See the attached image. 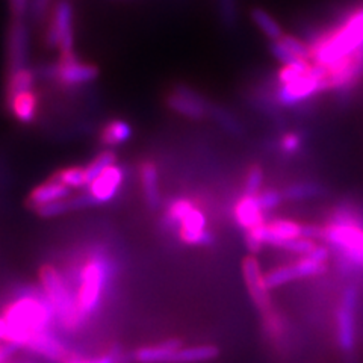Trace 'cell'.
<instances>
[{"label":"cell","mask_w":363,"mask_h":363,"mask_svg":"<svg viewBox=\"0 0 363 363\" xmlns=\"http://www.w3.org/2000/svg\"><path fill=\"white\" fill-rule=\"evenodd\" d=\"M2 316L17 330L26 333H37L50 330L55 323V312L45 295L35 288H26L17 297L9 301Z\"/></svg>","instance_id":"5b68a950"},{"label":"cell","mask_w":363,"mask_h":363,"mask_svg":"<svg viewBox=\"0 0 363 363\" xmlns=\"http://www.w3.org/2000/svg\"><path fill=\"white\" fill-rule=\"evenodd\" d=\"M209 117L217 121L220 124V128L224 129L227 133H230L233 136L244 135V128H242L240 118H238L235 113L227 109L225 106L211 104Z\"/></svg>","instance_id":"484cf974"},{"label":"cell","mask_w":363,"mask_h":363,"mask_svg":"<svg viewBox=\"0 0 363 363\" xmlns=\"http://www.w3.org/2000/svg\"><path fill=\"white\" fill-rule=\"evenodd\" d=\"M165 221L188 245L208 247L213 244V235L208 229V218L188 199H176L167 206Z\"/></svg>","instance_id":"8992f818"},{"label":"cell","mask_w":363,"mask_h":363,"mask_svg":"<svg viewBox=\"0 0 363 363\" xmlns=\"http://www.w3.org/2000/svg\"><path fill=\"white\" fill-rule=\"evenodd\" d=\"M220 350L215 345H192V347H182L174 359L173 363H203L213 360L218 357Z\"/></svg>","instance_id":"cb8c5ba5"},{"label":"cell","mask_w":363,"mask_h":363,"mask_svg":"<svg viewBox=\"0 0 363 363\" xmlns=\"http://www.w3.org/2000/svg\"><path fill=\"white\" fill-rule=\"evenodd\" d=\"M74 285L77 286L76 300L79 311L86 318L93 316L104 300L111 279L116 276V264L105 250L91 253L77 271L73 272Z\"/></svg>","instance_id":"3957f363"},{"label":"cell","mask_w":363,"mask_h":363,"mask_svg":"<svg viewBox=\"0 0 363 363\" xmlns=\"http://www.w3.org/2000/svg\"><path fill=\"white\" fill-rule=\"evenodd\" d=\"M269 53L272 55V58L283 65H294V64L304 62V60L297 58V56H295L280 40L269 41Z\"/></svg>","instance_id":"1f68e13d"},{"label":"cell","mask_w":363,"mask_h":363,"mask_svg":"<svg viewBox=\"0 0 363 363\" xmlns=\"http://www.w3.org/2000/svg\"><path fill=\"white\" fill-rule=\"evenodd\" d=\"M359 292L356 286H348L340 298L336 312L337 344L344 353H351L356 347V312Z\"/></svg>","instance_id":"30bf717a"},{"label":"cell","mask_w":363,"mask_h":363,"mask_svg":"<svg viewBox=\"0 0 363 363\" xmlns=\"http://www.w3.org/2000/svg\"><path fill=\"white\" fill-rule=\"evenodd\" d=\"M40 285L49 300L52 309L55 312V318L62 330L73 333L81 328L86 318L79 311L76 292L68 285V281L62 276V272L52 264L41 265L40 271Z\"/></svg>","instance_id":"277c9868"},{"label":"cell","mask_w":363,"mask_h":363,"mask_svg":"<svg viewBox=\"0 0 363 363\" xmlns=\"http://www.w3.org/2000/svg\"><path fill=\"white\" fill-rule=\"evenodd\" d=\"M324 227L323 241L348 272H363V220L350 208H337Z\"/></svg>","instance_id":"7a4b0ae2"},{"label":"cell","mask_w":363,"mask_h":363,"mask_svg":"<svg viewBox=\"0 0 363 363\" xmlns=\"http://www.w3.org/2000/svg\"><path fill=\"white\" fill-rule=\"evenodd\" d=\"M124 182V169L117 164L106 168L94 182L88 186V194L93 197L96 204L109 203L117 197Z\"/></svg>","instance_id":"2e32d148"},{"label":"cell","mask_w":363,"mask_h":363,"mask_svg":"<svg viewBox=\"0 0 363 363\" xmlns=\"http://www.w3.org/2000/svg\"><path fill=\"white\" fill-rule=\"evenodd\" d=\"M167 106L180 117L199 121L209 117L211 104L199 91L186 85H177L167 96Z\"/></svg>","instance_id":"8fae6325"},{"label":"cell","mask_w":363,"mask_h":363,"mask_svg":"<svg viewBox=\"0 0 363 363\" xmlns=\"http://www.w3.org/2000/svg\"><path fill=\"white\" fill-rule=\"evenodd\" d=\"M37 73L29 67H23L17 72L8 73V81H6V99L14 97L23 91L32 89L33 84H35Z\"/></svg>","instance_id":"d4e9b609"},{"label":"cell","mask_w":363,"mask_h":363,"mask_svg":"<svg viewBox=\"0 0 363 363\" xmlns=\"http://www.w3.org/2000/svg\"><path fill=\"white\" fill-rule=\"evenodd\" d=\"M72 196V189L62 185L61 182L50 177L48 182L38 185L30 191V194L26 199V206L32 211H37L38 208L49 204L53 201H60L68 199Z\"/></svg>","instance_id":"e0dca14e"},{"label":"cell","mask_w":363,"mask_h":363,"mask_svg":"<svg viewBox=\"0 0 363 363\" xmlns=\"http://www.w3.org/2000/svg\"><path fill=\"white\" fill-rule=\"evenodd\" d=\"M99 74L100 72L96 65L79 60V56L74 52L60 55L58 62L50 64L44 70L45 77H50L52 81L67 86L94 82Z\"/></svg>","instance_id":"ba28073f"},{"label":"cell","mask_w":363,"mask_h":363,"mask_svg":"<svg viewBox=\"0 0 363 363\" xmlns=\"http://www.w3.org/2000/svg\"><path fill=\"white\" fill-rule=\"evenodd\" d=\"M52 177L70 189H81L89 185L85 167H68L56 172Z\"/></svg>","instance_id":"83f0119b"},{"label":"cell","mask_w":363,"mask_h":363,"mask_svg":"<svg viewBox=\"0 0 363 363\" xmlns=\"http://www.w3.org/2000/svg\"><path fill=\"white\" fill-rule=\"evenodd\" d=\"M29 53V30L25 18H13L9 23L6 35V62L8 73L28 67Z\"/></svg>","instance_id":"4fadbf2b"},{"label":"cell","mask_w":363,"mask_h":363,"mask_svg":"<svg viewBox=\"0 0 363 363\" xmlns=\"http://www.w3.org/2000/svg\"><path fill=\"white\" fill-rule=\"evenodd\" d=\"M235 220L244 232L265 224V211L260 208L257 197L244 196L235 204Z\"/></svg>","instance_id":"d6986e66"},{"label":"cell","mask_w":363,"mask_h":363,"mask_svg":"<svg viewBox=\"0 0 363 363\" xmlns=\"http://www.w3.org/2000/svg\"><path fill=\"white\" fill-rule=\"evenodd\" d=\"M141 188L145 204L149 209L156 211L161 204V189H159V172L155 162L145 161L140 169Z\"/></svg>","instance_id":"ffe728a7"},{"label":"cell","mask_w":363,"mask_h":363,"mask_svg":"<svg viewBox=\"0 0 363 363\" xmlns=\"http://www.w3.org/2000/svg\"><path fill=\"white\" fill-rule=\"evenodd\" d=\"M56 0H30L29 4V14L33 18H45L50 13V9Z\"/></svg>","instance_id":"8d00e7d4"},{"label":"cell","mask_w":363,"mask_h":363,"mask_svg":"<svg viewBox=\"0 0 363 363\" xmlns=\"http://www.w3.org/2000/svg\"><path fill=\"white\" fill-rule=\"evenodd\" d=\"M67 363H91V359H77V357H74V359H72L70 362H67Z\"/></svg>","instance_id":"60d3db41"},{"label":"cell","mask_w":363,"mask_h":363,"mask_svg":"<svg viewBox=\"0 0 363 363\" xmlns=\"http://www.w3.org/2000/svg\"><path fill=\"white\" fill-rule=\"evenodd\" d=\"M117 164V155L113 153L112 150H104L101 153H99L93 161H91L88 165H85V172L88 176V182H94L101 173L105 172L106 168L116 165ZM89 186V185H88Z\"/></svg>","instance_id":"f1b7e54d"},{"label":"cell","mask_w":363,"mask_h":363,"mask_svg":"<svg viewBox=\"0 0 363 363\" xmlns=\"http://www.w3.org/2000/svg\"><path fill=\"white\" fill-rule=\"evenodd\" d=\"M316 247V241L309 240V238H294V240L286 241L285 244L281 245V250H285V252H289L292 255H298V256H309L312 250Z\"/></svg>","instance_id":"d6a6232c"},{"label":"cell","mask_w":363,"mask_h":363,"mask_svg":"<svg viewBox=\"0 0 363 363\" xmlns=\"http://www.w3.org/2000/svg\"><path fill=\"white\" fill-rule=\"evenodd\" d=\"M283 199L288 201H301L316 199L324 194V188L312 182H301V184H292L281 191Z\"/></svg>","instance_id":"4316f807"},{"label":"cell","mask_w":363,"mask_h":363,"mask_svg":"<svg viewBox=\"0 0 363 363\" xmlns=\"http://www.w3.org/2000/svg\"><path fill=\"white\" fill-rule=\"evenodd\" d=\"M250 18H252L255 26L262 32L269 41H277L285 35V30L280 26V23L272 17L265 8L255 6L250 9Z\"/></svg>","instance_id":"603a6c76"},{"label":"cell","mask_w":363,"mask_h":363,"mask_svg":"<svg viewBox=\"0 0 363 363\" xmlns=\"http://www.w3.org/2000/svg\"><path fill=\"white\" fill-rule=\"evenodd\" d=\"M44 41L60 55L74 52V9L70 0H56L45 17Z\"/></svg>","instance_id":"52a82bcc"},{"label":"cell","mask_w":363,"mask_h":363,"mask_svg":"<svg viewBox=\"0 0 363 363\" xmlns=\"http://www.w3.org/2000/svg\"><path fill=\"white\" fill-rule=\"evenodd\" d=\"M262 185H264V168L260 165L250 167L248 173L245 176L244 196L257 197L259 192L262 191Z\"/></svg>","instance_id":"4dcf8cb0"},{"label":"cell","mask_w":363,"mask_h":363,"mask_svg":"<svg viewBox=\"0 0 363 363\" xmlns=\"http://www.w3.org/2000/svg\"><path fill=\"white\" fill-rule=\"evenodd\" d=\"M184 347L182 339H168L161 344L140 347L133 353L136 363H173L177 351Z\"/></svg>","instance_id":"ac0fdd59"},{"label":"cell","mask_w":363,"mask_h":363,"mask_svg":"<svg viewBox=\"0 0 363 363\" xmlns=\"http://www.w3.org/2000/svg\"><path fill=\"white\" fill-rule=\"evenodd\" d=\"M301 144H303V136L295 132H291L281 136L280 150L286 155H294L301 149Z\"/></svg>","instance_id":"d590c367"},{"label":"cell","mask_w":363,"mask_h":363,"mask_svg":"<svg viewBox=\"0 0 363 363\" xmlns=\"http://www.w3.org/2000/svg\"><path fill=\"white\" fill-rule=\"evenodd\" d=\"M8 109L13 116L25 124L32 123L37 117L38 109V96L32 89L23 91V93L16 94L14 97L6 99Z\"/></svg>","instance_id":"44dd1931"},{"label":"cell","mask_w":363,"mask_h":363,"mask_svg":"<svg viewBox=\"0 0 363 363\" xmlns=\"http://www.w3.org/2000/svg\"><path fill=\"white\" fill-rule=\"evenodd\" d=\"M321 93H325L324 73L320 67L312 64L309 72L298 77L297 81L280 85L277 91V100L281 106L294 108Z\"/></svg>","instance_id":"9c48e42d"},{"label":"cell","mask_w":363,"mask_h":363,"mask_svg":"<svg viewBox=\"0 0 363 363\" xmlns=\"http://www.w3.org/2000/svg\"><path fill=\"white\" fill-rule=\"evenodd\" d=\"M257 200H259L260 208H262L265 211V213H267L269 211L277 209L285 199H283L281 191H279L276 188H267V189L259 192Z\"/></svg>","instance_id":"836d02e7"},{"label":"cell","mask_w":363,"mask_h":363,"mask_svg":"<svg viewBox=\"0 0 363 363\" xmlns=\"http://www.w3.org/2000/svg\"><path fill=\"white\" fill-rule=\"evenodd\" d=\"M9 332H11V325L9 323L5 320V318L0 315V342L5 344L8 337H9Z\"/></svg>","instance_id":"ab89813d"},{"label":"cell","mask_w":363,"mask_h":363,"mask_svg":"<svg viewBox=\"0 0 363 363\" xmlns=\"http://www.w3.org/2000/svg\"><path fill=\"white\" fill-rule=\"evenodd\" d=\"M30 0H8L9 14L13 18H25L29 14Z\"/></svg>","instance_id":"74e56055"},{"label":"cell","mask_w":363,"mask_h":363,"mask_svg":"<svg viewBox=\"0 0 363 363\" xmlns=\"http://www.w3.org/2000/svg\"><path fill=\"white\" fill-rule=\"evenodd\" d=\"M73 211H74V206H73L72 196H70L68 199H64L60 201L44 204V206L38 208L33 212H35L41 218H55V217H61V215H65V213L73 212Z\"/></svg>","instance_id":"f546056e"},{"label":"cell","mask_w":363,"mask_h":363,"mask_svg":"<svg viewBox=\"0 0 363 363\" xmlns=\"http://www.w3.org/2000/svg\"><path fill=\"white\" fill-rule=\"evenodd\" d=\"M25 348L32 351L33 354L53 363H67L74 359L65 344L52 330L32 333Z\"/></svg>","instance_id":"5bb4252c"},{"label":"cell","mask_w":363,"mask_h":363,"mask_svg":"<svg viewBox=\"0 0 363 363\" xmlns=\"http://www.w3.org/2000/svg\"><path fill=\"white\" fill-rule=\"evenodd\" d=\"M220 17L227 28L238 25V2L236 0H217Z\"/></svg>","instance_id":"e575fe53"},{"label":"cell","mask_w":363,"mask_h":363,"mask_svg":"<svg viewBox=\"0 0 363 363\" xmlns=\"http://www.w3.org/2000/svg\"><path fill=\"white\" fill-rule=\"evenodd\" d=\"M133 135V129L130 126V123H128L126 120H121V118H116V120H111L108 121L104 129L100 132L99 136V141L101 145L108 147H118L126 144Z\"/></svg>","instance_id":"7402d4cb"},{"label":"cell","mask_w":363,"mask_h":363,"mask_svg":"<svg viewBox=\"0 0 363 363\" xmlns=\"http://www.w3.org/2000/svg\"><path fill=\"white\" fill-rule=\"evenodd\" d=\"M242 276L245 286L248 291L250 298H252L255 308L259 311L260 315H267L274 311L271 303L269 288L265 283V274L260 268L259 260L255 255H248L242 260Z\"/></svg>","instance_id":"7c38bea8"},{"label":"cell","mask_w":363,"mask_h":363,"mask_svg":"<svg viewBox=\"0 0 363 363\" xmlns=\"http://www.w3.org/2000/svg\"><path fill=\"white\" fill-rule=\"evenodd\" d=\"M318 272H320V267L316 262L311 260L309 257H303L297 260L295 264L279 267L271 269L265 274V283L267 286L271 289H276L279 286L288 285L291 281L300 280V279H308V277H316Z\"/></svg>","instance_id":"9a60e30c"},{"label":"cell","mask_w":363,"mask_h":363,"mask_svg":"<svg viewBox=\"0 0 363 363\" xmlns=\"http://www.w3.org/2000/svg\"><path fill=\"white\" fill-rule=\"evenodd\" d=\"M328 256H330V250H328L327 245H321V244H316V247L309 255L311 259L316 260V262H321V264H327Z\"/></svg>","instance_id":"f35d334b"},{"label":"cell","mask_w":363,"mask_h":363,"mask_svg":"<svg viewBox=\"0 0 363 363\" xmlns=\"http://www.w3.org/2000/svg\"><path fill=\"white\" fill-rule=\"evenodd\" d=\"M311 62L330 68L363 50V4L339 17L333 26L318 33L309 43Z\"/></svg>","instance_id":"6da1fadb"}]
</instances>
